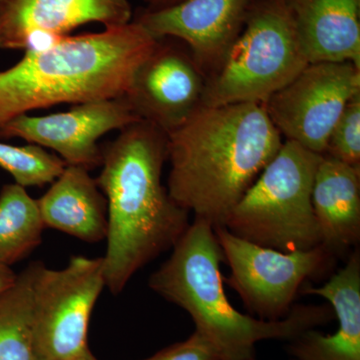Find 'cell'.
Here are the masks:
<instances>
[{
  "label": "cell",
  "mask_w": 360,
  "mask_h": 360,
  "mask_svg": "<svg viewBox=\"0 0 360 360\" xmlns=\"http://www.w3.org/2000/svg\"><path fill=\"white\" fill-rule=\"evenodd\" d=\"M264 104L202 106L167 134V191L194 219L224 227L283 146Z\"/></svg>",
  "instance_id": "obj_1"
},
{
  "label": "cell",
  "mask_w": 360,
  "mask_h": 360,
  "mask_svg": "<svg viewBox=\"0 0 360 360\" xmlns=\"http://www.w3.org/2000/svg\"><path fill=\"white\" fill-rule=\"evenodd\" d=\"M167 160V134L144 120L120 130L103 148V169L96 180L108 205L103 271L113 295L174 248L191 224L189 212L161 181Z\"/></svg>",
  "instance_id": "obj_2"
},
{
  "label": "cell",
  "mask_w": 360,
  "mask_h": 360,
  "mask_svg": "<svg viewBox=\"0 0 360 360\" xmlns=\"http://www.w3.org/2000/svg\"><path fill=\"white\" fill-rule=\"evenodd\" d=\"M155 39L137 21L61 37L0 71V127L30 111L124 96Z\"/></svg>",
  "instance_id": "obj_3"
},
{
  "label": "cell",
  "mask_w": 360,
  "mask_h": 360,
  "mask_svg": "<svg viewBox=\"0 0 360 360\" xmlns=\"http://www.w3.org/2000/svg\"><path fill=\"white\" fill-rule=\"evenodd\" d=\"M224 255L214 229L194 219L172 248V253L149 277L148 285L167 302L186 310L221 360H250L262 340L290 341L335 319L330 305H295L276 321L241 314L225 295L220 265Z\"/></svg>",
  "instance_id": "obj_4"
},
{
  "label": "cell",
  "mask_w": 360,
  "mask_h": 360,
  "mask_svg": "<svg viewBox=\"0 0 360 360\" xmlns=\"http://www.w3.org/2000/svg\"><path fill=\"white\" fill-rule=\"evenodd\" d=\"M321 158L296 142L284 141L232 208L224 227L239 238L279 251L321 245L311 202Z\"/></svg>",
  "instance_id": "obj_5"
},
{
  "label": "cell",
  "mask_w": 360,
  "mask_h": 360,
  "mask_svg": "<svg viewBox=\"0 0 360 360\" xmlns=\"http://www.w3.org/2000/svg\"><path fill=\"white\" fill-rule=\"evenodd\" d=\"M309 63L284 0H253L238 39L206 77L203 106L264 104Z\"/></svg>",
  "instance_id": "obj_6"
},
{
  "label": "cell",
  "mask_w": 360,
  "mask_h": 360,
  "mask_svg": "<svg viewBox=\"0 0 360 360\" xmlns=\"http://www.w3.org/2000/svg\"><path fill=\"white\" fill-rule=\"evenodd\" d=\"M32 323L35 360L84 354L92 310L105 288L103 257H72L63 269L33 262Z\"/></svg>",
  "instance_id": "obj_7"
},
{
  "label": "cell",
  "mask_w": 360,
  "mask_h": 360,
  "mask_svg": "<svg viewBox=\"0 0 360 360\" xmlns=\"http://www.w3.org/2000/svg\"><path fill=\"white\" fill-rule=\"evenodd\" d=\"M214 232L231 269L224 283L238 292L250 314L262 321L288 316L302 284L326 271L335 258L322 245L279 251L239 238L225 227H217Z\"/></svg>",
  "instance_id": "obj_8"
},
{
  "label": "cell",
  "mask_w": 360,
  "mask_h": 360,
  "mask_svg": "<svg viewBox=\"0 0 360 360\" xmlns=\"http://www.w3.org/2000/svg\"><path fill=\"white\" fill-rule=\"evenodd\" d=\"M360 94V68L352 63H309L267 99V115L285 141L317 155L350 99Z\"/></svg>",
  "instance_id": "obj_9"
},
{
  "label": "cell",
  "mask_w": 360,
  "mask_h": 360,
  "mask_svg": "<svg viewBox=\"0 0 360 360\" xmlns=\"http://www.w3.org/2000/svg\"><path fill=\"white\" fill-rule=\"evenodd\" d=\"M206 77L186 45L158 39L124 94L139 117L167 134L203 106Z\"/></svg>",
  "instance_id": "obj_10"
},
{
  "label": "cell",
  "mask_w": 360,
  "mask_h": 360,
  "mask_svg": "<svg viewBox=\"0 0 360 360\" xmlns=\"http://www.w3.org/2000/svg\"><path fill=\"white\" fill-rule=\"evenodd\" d=\"M141 120L125 97L120 96L77 104L65 112L18 116L0 127V141L20 139L52 149L66 165L90 172L103 163L98 139Z\"/></svg>",
  "instance_id": "obj_11"
},
{
  "label": "cell",
  "mask_w": 360,
  "mask_h": 360,
  "mask_svg": "<svg viewBox=\"0 0 360 360\" xmlns=\"http://www.w3.org/2000/svg\"><path fill=\"white\" fill-rule=\"evenodd\" d=\"M253 0H182L158 11L143 9L135 21L155 39L186 45L207 77L238 39Z\"/></svg>",
  "instance_id": "obj_12"
},
{
  "label": "cell",
  "mask_w": 360,
  "mask_h": 360,
  "mask_svg": "<svg viewBox=\"0 0 360 360\" xmlns=\"http://www.w3.org/2000/svg\"><path fill=\"white\" fill-rule=\"evenodd\" d=\"M131 21L129 0H0V49H39L87 23Z\"/></svg>",
  "instance_id": "obj_13"
},
{
  "label": "cell",
  "mask_w": 360,
  "mask_h": 360,
  "mask_svg": "<svg viewBox=\"0 0 360 360\" xmlns=\"http://www.w3.org/2000/svg\"><path fill=\"white\" fill-rule=\"evenodd\" d=\"M303 295L321 296L330 303L338 329L326 335L315 328L288 341L295 360H360V252L348 255L345 266L319 288H304Z\"/></svg>",
  "instance_id": "obj_14"
},
{
  "label": "cell",
  "mask_w": 360,
  "mask_h": 360,
  "mask_svg": "<svg viewBox=\"0 0 360 360\" xmlns=\"http://www.w3.org/2000/svg\"><path fill=\"white\" fill-rule=\"evenodd\" d=\"M309 63L360 68V0H284Z\"/></svg>",
  "instance_id": "obj_15"
},
{
  "label": "cell",
  "mask_w": 360,
  "mask_h": 360,
  "mask_svg": "<svg viewBox=\"0 0 360 360\" xmlns=\"http://www.w3.org/2000/svg\"><path fill=\"white\" fill-rule=\"evenodd\" d=\"M311 202L321 245L335 257L349 255L360 241V168L322 155Z\"/></svg>",
  "instance_id": "obj_16"
},
{
  "label": "cell",
  "mask_w": 360,
  "mask_h": 360,
  "mask_svg": "<svg viewBox=\"0 0 360 360\" xmlns=\"http://www.w3.org/2000/svg\"><path fill=\"white\" fill-rule=\"evenodd\" d=\"M37 200L45 227L85 243L105 239L108 205L86 168L66 165L47 193Z\"/></svg>",
  "instance_id": "obj_17"
},
{
  "label": "cell",
  "mask_w": 360,
  "mask_h": 360,
  "mask_svg": "<svg viewBox=\"0 0 360 360\" xmlns=\"http://www.w3.org/2000/svg\"><path fill=\"white\" fill-rule=\"evenodd\" d=\"M45 229L37 200L18 184L0 191V265L27 257L41 243Z\"/></svg>",
  "instance_id": "obj_18"
},
{
  "label": "cell",
  "mask_w": 360,
  "mask_h": 360,
  "mask_svg": "<svg viewBox=\"0 0 360 360\" xmlns=\"http://www.w3.org/2000/svg\"><path fill=\"white\" fill-rule=\"evenodd\" d=\"M0 360H35L30 266L0 292Z\"/></svg>",
  "instance_id": "obj_19"
},
{
  "label": "cell",
  "mask_w": 360,
  "mask_h": 360,
  "mask_svg": "<svg viewBox=\"0 0 360 360\" xmlns=\"http://www.w3.org/2000/svg\"><path fill=\"white\" fill-rule=\"evenodd\" d=\"M65 167V161L41 146L30 143L16 146L0 141V168L25 188L52 184Z\"/></svg>",
  "instance_id": "obj_20"
},
{
  "label": "cell",
  "mask_w": 360,
  "mask_h": 360,
  "mask_svg": "<svg viewBox=\"0 0 360 360\" xmlns=\"http://www.w3.org/2000/svg\"><path fill=\"white\" fill-rule=\"evenodd\" d=\"M323 155L360 168V94L350 99L341 113Z\"/></svg>",
  "instance_id": "obj_21"
},
{
  "label": "cell",
  "mask_w": 360,
  "mask_h": 360,
  "mask_svg": "<svg viewBox=\"0 0 360 360\" xmlns=\"http://www.w3.org/2000/svg\"><path fill=\"white\" fill-rule=\"evenodd\" d=\"M146 360H221L205 336L194 331L186 340L175 343Z\"/></svg>",
  "instance_id": "obj_22"
},
{
  "label": "cell",
  "mask_w": 360,
  "mask_h": 360,
  "mask_svg": "<svg viewBox=\"0 0 360 360\" xmlns=\"http://www.w3.org/2000/svg\"><path fill=\"white\" fill-rule=\"evenodd\" d=\"M18 274H14L13 270L6 265H0V292L7 290L13 285Z\"/></svg>",
  "instance_id": "obj_23"
},
{
  "label": "cell",
  "mask_w": 360,
  "mask_h": 360,
  "mask_svg": "<svg viewBox=\"0 0 360 360\" xmlns=\"http://www.w3.org/2000/svg\"><path fill=\"white\" fill-rule=\"evenodd\" d=\"M180 1H182V0H144L146 6H148L146 8L148 11H158V9L165 8V7L174 6Z\"/></svg>",
  "instance_id": "obj_24"
},
{
  "label": "cell",
  "mask_w": 360,
  "mask_h": 360,
  "mask_svg": "<svg viewBox=\"0 0 360 360\" xmlns=\"http://www.w3.org/2000/svg\"><path fill=\"white\" fill-rule=\"evenodd\" d=\"M66 360H97L96 357L94 356V354L90 352L89 348L84 352V354L77 355V356L72 357V359H66Z\"/></svg>",
  "instance_id": "obj_25"
},
{
  "label": "cell",
  "mask_w": 360,
  "mask_h": 360,
  "mask_svg": "<svg viewBox=\"0 0 360 360\" xmlns=\"http://www.w3.org/2000/svg\"><path fill=\"white\" fill-rule=\"evenodd\" d=\"M250 360H257V359H255H255H250Z\"/></svg>",
  "instance_id": "obj_26"
}]
</instances>
